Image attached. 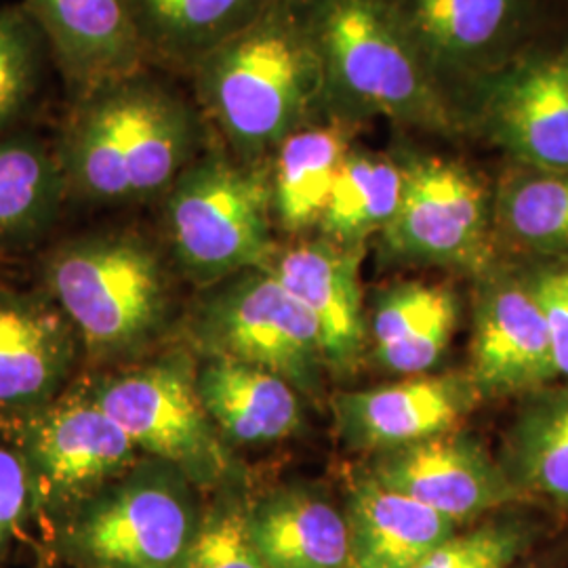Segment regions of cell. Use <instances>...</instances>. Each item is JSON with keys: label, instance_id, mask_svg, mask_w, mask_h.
<instances>
[{"label": "cell", "instance_id": "19", "mask_svg": "<svg viewBox=\"0 0 568 568\" xmlns=\"http://www.w3.org/2000/svg\"><path fill=\"white\" fill-rule=\"evenodd\" d=\"M344 514L349 568H417L457 527L371 474L352 485Z\"/></svg>", "mask_w": 568, "mask_h": 568}, {"label": "cell", "instance_id": "9", "mask_svg": "<svg viewBox=\"0 0 568 568\" xmlns=\"http://www.w3.org/2000/svg\"><path fill=\"white\" fill-rule=\"evenodd\" d=\"M16 448L34 509L63 518L140 462V450L95 400L87 379L21 415Z\"/></svg>", "mask_w": 568, "mask_h": 568}, {"label": "cell", "instance_id": "6", "mask_svg": "<svg viewBox=\"0 0 568 568\" xmlns=\"http://www.w3.org/2000/svg\"><path fill=\"white\" fill-rule=\"evenodd\" d=\"M196 490L180 467L140 459L65 516L61 551L79 568H178L203 518Z\"/></svg>", "mask_w": 568, "mask_h": 568}, {"label": "cell", "instance_id": "33", "mask_svg": "<svg viewBox=\"0 0 568 568\" xmlns=\"http://www.w3.org/2000/svg\"><path fill=\"white\" fill-rule=\"evenodd\" d=\"M30 511H34V499L20 453L0 443V554Z\"/></svg>", "mask_w": 568, "mask_h": 568}, {"label": "cell", "instance_id": "29", "mask_svg": "<svg viewBox=\"0 0 568 568\" xmlns=\"http://www.w3.org/2000/svg\"><path fill=\"white\" fill-rule=\"evenodd\" d=\"M51 58L39 23L21 4L0 9V131H11L39 100Z\"/></svg>", "mask_w": 568, "mask_h": 568}, {"label": "cell", "instance_id": "7", "mask_svg": "<svg viewBox=\"0 0 568 568\" xmlns=\"http://www.w3.org/2000/svg\"><path fill=\"white\" fill-rule=\"evenodd\" d=\"M87 382L140 453L180 467L199 488L227 485L232 455L204 410L196 366L185 354H164Z\"/></svg>", "mask_w": 568, "mask_h": 568}, {"label": "cell", "instance_id": "8", "mask_svg": "<svg viewBox=\"0 0 568 568\" xmlns=\"http://www.w3.org/2000/svg\"><path fill=\"white\" fill-rule=\"evenodd\" d=\"M187 333L204 358L260 366L297 392L316 389L326 366L316 321L264 267L209 286Z\"/></svg>", "mask_w": 568, "mask_h": 568}, {"label": "cell", "instance_id": "11", "mask_svg": "<svg viewBox=\"0 0 568 568\" xmlns=\"http://www.w3.org/2000/svg\"><path fill=\"white\" fill-rule=\"evenodd\" d=\"M464 126L499 148L511 164L568 173V42L514 55L476 79Z\"/></svg>", "mask_w": 568, "mask_h": 568}, {"label": "cell", "instance_id": "17", "mask_svg": "<svg viewBox=\"0 0 568 568\" xmlns=\"http://www.w3.org/2000/svg\"><path fill=\"white\" fill-rule=\"evenodd\" d=\"M361 257L363 248L321 239L276 251L264 267L312 314L326 366L337 373L356 365L365 349Z\"/></svg>", "mask_w": 568, "mask_h": 568}, {"label": "cell", "instance_id": "32", "mask_svg": "<svg viewBox=\"0 0 568 568\" xmlns=\"http://www.w3.org/2000/svg\"><path fill=\"white\" fill-rule=\"evenodd\" d=\"M528 278L548 318L558 373L568 379V257L548 260Z\"/></svg>", "mask_w": 568, "mask_h": 568}, {"label": "cell", "instance_id": "26", "mask_svg": "<svg viewBox=\"0 0 568 568\" xmlns=\"http://www.w3.org/2000/svg\"><path fill=\"white\" fill-rule=\"evenodd\" d=\"M511 487L568 508V387L532 392L504 440Z\"/></svg>", "mask_w": 568, "mask_h": 568}, {"label": "cell", "instance_id": "31", "mask_svg": "<svg viewBox=\"0 0 568 568\" xmlns=\"http://www.w3.org/2000/svg\"><path fill=\"white\" fill-rule=\"evenodd\" d=\"M525 541V530L511 523L476 528L448 537L417 568H508Z\"/></svg>", "mask_w": 568, "mask_h": 568}, {"label": "cell", "instance_id": "12", "mask_svg": "<svg viewBox=\"0 0 568 568\" xmlns=\"http://www.w3.org/2000/svg\"><path fill=\"white\" fill-rule=\"evenodd\" d=\"M474 323L469 377L480 394H532L560 377L528 274L490 276L480 286Z\"/></svg>", "mask_w": 568, "mask_h": 568}, {"label": "cell", "instance_id": "24", "mask_svg": "<svg viewBox=\"0 0 568 568\" xmlns=\"http://www.w3.org/2000/svg\"><path fill=\"white\" fill-rule=\"evenodd\" d=\"M65 201L55 150L30 131H0V253L39 243L58 224Z\"/></svg>", "mask_w": 568, "mask_h": 568}, {"label": "cell", "instance_id": "22", "mask_svg": "<svg viewBox=\"0 0 568 568\" xmlns=\"http://www.w3.org/2000/svg\"><path fill=\"white\" fill-rule=\"evenodd\" d=\"M248 530L265 568H349L345 514L318 490L265 495L248 506Z\"/></svg>", "mask_w": 568, "mask_h": 568}, {"label": "cell", "instance_id": "16", "mask_svg": "<svg viewBox=\"0 0 568 568\" xmlns=\"http://www.w3.org/2000/svg\"><path fill=\"white\" fill-rule=\"evenodd\" d=\"M72 100L148 68L129 0H23Z\"/></svg>", "mask_w": 568, "mask_h": 568}, {"label": "cell", "instance_id": "2", "mask_svg": "<svg viewBox=\"0 0 568 568\" xmlns=\"http://www.w3.org/2000/svg\"><path fill=\"white\" fill-rule=\"evenodd\" d=\"M196 105L225 150L262 164L293 133L326 119L325 63L305 0H276L192 72Z\"/></svg>", "mask_w": 568, "mask_h": 568}, {"label": "cell", "instance_id": "23", "mask_svg": "<svg viewBox=\"0 0 568 568\" xmlns=\"http://www.w3.org/2000/svg\"><path fill=\"white\" fill-rule=\"evenodd\" d=\"M361 124L323 119L288 135L270 159L272 213L284 232L321 224L352 138Z\"/></svg>", "mask_w": 568, "mask_h": 568}, {"label": "cell", "instance_id": "14", "mask_svg": "<svg viewBox=\"0 0 568 568\" xmlns=\"http://www.w3.org/2000/svg\"><path fill=\"white\" fill-rule=\"evenodd\" d=\"M81 356L74 326L47 293L0 286V410L21 417L49 405Z\"/></svg>", "mask_w": 568, "mask_h": 568}, {"label": "cell", "instance_id": "15", "mask_svg": "<svg viewBox=\"0 0 568 568\" xmlns=\"http://www.w3.org/2000/svg\"><path fill=\"white\" fill-rule=\"evenodd\" d=\"M478 398L480 392L469 375H419L337 394L333 413L347 447L379 455L450 432Z\"/></svg>", "mask_w": 568, "mask_h": 568}, {"label": "cell", "instance_id": "5", "mask_svg": "<svg viewBox=\"0 0 568 568\" xmlns=\"http://www.w3.org/2000/svg\"><path fill=\"white\" fill-rule=\"evenodd\" d=\"M272 220L270 161L241 163L225 148L204 150L164 194L169 248L203 288L270 264Z\"/></svg>", "mask_w": 568, "mask_h": 568}, {"label": "cell", "instance_id": "20", "mask_svg": "<svg viewBox=\"0 0 568 568\" xmlns=\"http://www.w3.org/2000/svg\"><path fill=\"white\" fill-rule=\"evenodd\" d=\"M196 387L225 443L264 447L293 436L302 426L297 389L260 366L204 358L196 368Z\"/></svg>", "mask_w": 568, "mask_h": 568}, {"label": "cell", "instance_id": "21", "mask_svg": "<svg viewBox=\"0 0 568 568\" xmlns=\"http://www.w3.org/2000/svg\"><path fill=\"white\" fill-rule=\"evenodd\" d=\"M148 68L190 74L276 0H129Z\"/></svg>", "mask_w": 568, "mask_h": 568}, {"label": "cell", "instance_id": "13", "mask_svg": "<svg viewBox=\"0 0 568 568\" xmlns=\"http://www.w3.org/2000/svg\"><path fill=\"white\" fill-rule=\"evenodd\" d=\"M371 476L453 525L480 518L518 497L499 462H493L476 438L453 429L379 453Z\"/></svg>", "mask_w": 568, "mask_h": 568}, {"label": "cell", "instance_id": "10", "mask_svg": "<svg viewBox=\"0 0 568 568\" xmlns=\"http://www.w3.org/2000/svg\"><path fill=\"white\" fill-rule=\"evenodd\" d=\"M405 166L403 199L382 232L384 251L413 264L485 270L493 243V194L467 166L417 156Z\"/></svg>", "mask_w": 568, "mask_h": 568}, {"label": "cell", "instance_id": "4", "mask_svg": "<svg viewBox=\"0 0 568 568\" xmlns=\"http://www.w3.org/2000/svg\"><path fill=\"white\" fill-rule=\"evenodd\" d=\"M42 283L93 365L138 358L166 321L163 255L135 230H98L63 241L47 255Z\"/></svg>", "mask_w": 568, "mask_h": 568}, {"label": "cell", "instance_id": "3", "mask_svg": "<svg viewBox=\"0 0 568 568\" xmlns=\"http://www.w3.org/2000/svg\"><path fill=\"white\" fill-rule=\"evenodd\" d=\"M326 79V119H387L436 135L466 131L400 0H305Z\"/></svg>", "mask_w": 568, "mask_h": 568}, {"label": "cell", "instance_id": "25", "mask_svg": "<svg viewBox=\"0 0 568 568\" xmlns=\"http://www.w3.org/2000/svg\"><path fill=\"white\" fill-rule=\"evenodd\" d=\"M455 323L457 304L445 286L396 284L379 297L373 316L377 361L392 373L422 375L445 354Z\"/></svg>", "mask_w": 568, "mask_h": 568}, {"label": "cell", "instance_id": "18", "mask_svg": "<svg viewBox=\"0 0 568 568\" xmlns=\"http://www.w3.org/2000/svg\"><path fill=\"white\" fill-rule=\"evenodd\" d=\"M530 0H400L415 41L434 72L480 79L514 55Z\"/></svg>", "mask_w": 568, "mask_h": 568}, {"label": "cell", "instance_id": "1", "mask_svg": "<svg viewBox=\"0 0 568 568\" xmlns=\"http://www.w3.org/2000/svg\"><path fill=\"white\" fill-rule=\"evenodd\" d=\"M204 129L201 108L145 68L74 98L53 150L72 201L121 206L164 196Z\"/></svg>", "mask_w": 568, "mask_h": 568}, {"label": "cell", "instance_id": "30", "mask_svg": "<svg viewBox=\"0 0 568 568\" xmlns=\"http://www.w3.org/2000/svg\"><path fill=\"white\" fill-rule=\"evenodd\" d=\"M178 568H265L248 530V506L225 495L204 511Z\"/></svg>", "mask_w": 568, "mask_h": 568}, {"label": "cell", "instance_id": "28", "mask_svg": "<svg viewBox=\"0 0 568 568\" xmlns=\"http://www.w3.org/2000/svg\"><path fill=\"white\" fill-rule=\"evenodd\" d=\"M403 185V164L352 148L318 224L323 239L347 248H363L366 239L375 232L382 234L396 215Z\"/></svg>", "mask_w": 568, "mask_h": 568}, {"label": "cell", "instance_id": "27", "mask_svg": "<svg viewBox=\"0 0 568 568\" xmlns=\"http://www.w3.org/2000/svg\"><path fill=\"white\" fill-rule=\"evenodd\" d=\"M493 224L520 251L568 257V173L509 164L493 194Z\"/></svg>", "mask_w": 568, "mask_h": 568}]
</instances>
